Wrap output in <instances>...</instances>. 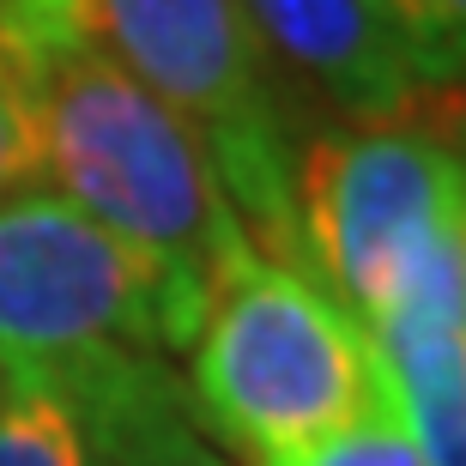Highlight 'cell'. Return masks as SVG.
<instances>
[{
	"mask_svg": "<svg viewBox=\"0 0 466 466\" xmlns=\"http://www.w3.org/2000/svg\"><path fill=\"white\" fill-rule=\"evenodd\" d=\"M291 212L297 267L358 328H376L418 273L466 255L461 139L412 116L309 134L297 146Z\"/></svg>",
	"mask_w": 466,
	"mask_h": 466,
	"instance_id": "cell-4",
	"label": "cell"
},
{
	"mask_svg": "<svg viewBox=\"0 0 466 466\" xmlns=\"http://www.w3.org/2000/svg\"><path fill=\"white\" fill-rule=\"evenodd\" d=\"M67 394L86 418L91 466H230L194 424L188 388L164 370V358L116 363Z\"/></svg>",
	"mask_w": 466,
	"mask_h": 466,
	"instance_id": "cell-7",
	"label": "cell"
},
{
	"mask_svg": "<svg viewBox=\"0 0 466 466\" xmlns=\"http://www.w3.org/2000/svg\"><path fill=\"white\" fill-rule=\"evenodd\" d=\"M25 188H49L43 182V127H36L25 67L0 49V200Z\"/></svg>",
	"mask_w": 466,
	"mask_h": 466,
	"instance_id": "cell-10",
	"label": "cell"
},
{
	"mask_svg": "<svg viewBox=\"0 0 466 466\" xmlns=\"http://www.w3.org/2000/svg\"><path fill=\"white\" fill-rule=\"evenodd\" d=\"M0 466H91L79 400L13 381L0 400Z\"/></svg>",
	"mask_w": 466,
	"mask_h": 466,
	"instance_id": "cell-8",
	"label": "cell"
},
{
	"mask_svg": "<svg viewBox=\"0 0 466 466\" xmlns=\"http://www.w3.org/2000/svg\"><path fill=\"white\" fill-rule=\"evenodd\" d=\"M67 43L152 91L207 146L248 242L297 267V134L279 109V73L237 0H0V49L18 67Z\"/></svg>",
	"mask_w": 466,
	"mask_h": 466,
	"instance_id": "cell-1",
	"label": "cell"
},
{
	"mask_svg": "<svg viewBox=\"0 0 466 466\" xmlns=\"http://www.w3.org/2000/svg\"><path fill=\"white\" fill-rule=\"evenodd\" d=\"M25 79L43 127V182L152 267L176 315V351H188L212 285L248 248L207 146L91 49H43Z\"/></svg>",
	"mask_w": 466,
	"mask_h": 466,
	"instance_id": "cell-2",
	"label": "cell"
},
{
	"mask_svg": "<svg viewBox=\"0 0 466 466\" xmlns=\"http://www.w3.org/2000/svg\"><path fill=\"white\" fill-rule=\"evenodd\" d=\"M388 13H394V6H388Z\"/></svg>",
	"mask_w": 466,
	"mask_h": 466,
	"instance_id": "cell-12",
	"label": "cell"
},
{
	"mask_svg": "<svg viewBox=\"0 0 466 466\" xmlns=\"http://www.w3.org/2000/svg\"><path fill=\"white\" fill-rule=\"evenodd\" d=\"M273 73H297L339 121L412 116L418 86L388 0H237Z\"/></svg>",
	"mask_w": 466,
	"mask_h": 466,
	"instance_id": "cell-6",
	"label": "cell"
},
{
	"mask_svg": "<svg viewBox=\"0 0 466 466\" xmlns=\"http://www.w3.org/2000/svg\"><path fill=\"white\" fill-rule=\"evenodd\" d=\"M273 466H424V461H418V442L406 431V418H400L394 394L381 388L358 418H346L339 431H328L321 442L285 454Z\"/></svg>",
	"mask_w": 466,
	"mask_h": 466,
	"instance_id": "cell-9",
	"label": "cell"
},
{
	"mask_svg": "<svg viewBox=\"0 0 466 466\" xmlns=\"http://www.w3.org/2000/svg\"><path fill=\"white\" fill-rule=\"evenodd\" d=\"M6 388H13V381H6V370H0V400H6Z\"/></svg>",
	"mask_w": 466,
	"mask_h": 466,
	"instance_id": "cell-11",
	"label": "cell"
},
{
	"mask_svg": "<svg viewBox=\"0 0 466 466\" xmlns=\"http://www.w3.org/2000/svg\"><path fill=\"white\" fill-rule=\"evenodd\" d=\"M176 351V315L146 260L55 188L0 200V370L18 388H79Z\"/></svg>",
	"mask_w": 466,
	"mask_h": 466,
	"instance_id": "cell-5",
	"label": "cell"
},
{
	"mask_svg": "<svg viewBox=\"0 0 466 466\" xmlns=\"http://www.w3.org/2000/svg\"><path fill=\"white\" fill-rule=\"evenodd\" d=\"M188 370V406L255 466L321 442L388 388L358 321L303 267L255 242L212 285Z\"/></svg>",
	"mask_w": 466,
	"mask_h": 466,
	"instance_id": "cell-3",
	"label": "cell"
}]
</instances>
